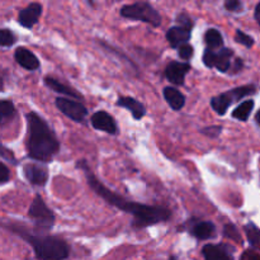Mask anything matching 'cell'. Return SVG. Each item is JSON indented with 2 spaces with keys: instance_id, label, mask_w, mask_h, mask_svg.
Returning a JSON list of instances; mask_svg holds the SVG:
<instances>
[{
  "instance_id": "20",
  "label": "cell",
  "mask_w": 260,
  "mask_h": 260,
  "mask_svg": "<svg viewBox=\"0 0 260 260\" xmlns=\"http://www.w3.org/2000/svg\"><path fill=\"white\" fill-rule=\"evenodd\" d=\"M254 107H255L254 99H246V101L241 102V103L234 109L231 116H233V118L238 119V121L248 122L249 118H250L251 112L254 111Z\"/></svg>"
},
{
  "instance_id": "31",
  "label": "cell",
  "mask_w": 260,
  "mask_h": 260,
  "mask_svg": "<svg viewBox=\"0 0 260 260\" xmlns=\"http://www.w3.org/2000/svg\"><path fill=\"white\" fill-rule=\"evenodd\" d=\"M0 156H3L5 160H7V161L12 162V164H14V165L18 164V160L15 159L14 154H13L9 149L2 146V145H0Z\"/></svg>"
},
{
  "instance_id": "27",
  "label": "cell",
  "mask_w": 260,
  "mask_h": 260,
  "mask_svg": "<svg viewBox=\"0 0 260 260\" xmlns=\"http://www.w3.org/2000/svg\"><path fill=\"white\" fill-rule=\"evenodd\" d=\"M177 50H178V55H179V57L184 61L190 60V58L193 57V55H194V48H193V46L189 45V43L180 46V47H178Z\"/></svg>"
},
{
  "instance_id": "11",
  "label": "cell",
  "mask_w": 260,
  "mask_h": 260,
  "mask_svg": "<svg viewBox=\"0 0 260 260\" xmlns=\"http://www.w3.org/2000/svg\"><path fill=\"white\" fill-rule=\"evenodd\" d=\"M42 10L43 8L41 3H30L27 7L19 10V13H18V23L22 27L30 29L38 23L41 15H42Z\"/></svg>"
},
{
  "instance_id": "29",
  "label": "cell",
  "mask_w": 260,
  "mask_h": 260,
  "mask_svg": "<svg viewBox=\"0 0 260 260\" xmlns=\"http://www.w3.org/2000/svg\"><path fill=\"white\" fill-rule=\"evenodd\" d=\"M177 22H178V25H180V27H185V28H189V29H193V27H194V20L190 18L189 14H187V13H179V14L177 15Z\"/></svg>"
},
{
  "instance_id": "10",
  "label": "cell",
  "mask_w": 260,
  "mask_h": 260,
  "mask_svg": "<svg viewBox=\"0 0 260 260\" xmlns=\"http://www.w3.org/2000/svg\"><path fill=\"white\" fill-rule=\"evenodd\" d=\"M192 66L189 62H182V61H170L165 68V78L174 85H183L185 81V76L189 73Z\"/></svg>"
},
{
  "instance_id": "33",
  "label": "cell",
  "mask_w": 260,
  "mask_h": 260,
  "mask_svg": "<svg viewBox=\"0 0 260 260\" xmlns=\"http://www.w3.org/2000/svg\"><path fill=\"white\" fill-rule=\"evenodd\" d=\"M244 68V61L241 60V58H234L233 61V65H231V69L230 71H229V74H238L240 73L241 70H243Z\"/></svg>"
},
{
  "instance_id": "36",
  "label": "cell",
  "mask_w": 260,
  "mask_h": 260,
  "mask_svg": "<svg viewBox=\"0 0 260 260\" xmlns=\"http://www.w3.org/2000/svg\"><path fill=\"white\" fill-rule=\"evenodd\" d=\"M3 89H4V81H3V79L0 78V91H2Z\"/></svg>"
},
{
  "instance_id": "3",
  "label": "cell",
  "mask_w": 260,
  "mask_h": 260,
  "mask_svg": "<svg viewBox=\"0 0 260 260\" xmlns=\"http://www.w3.org/2000/svg\"><path fill=\"white\" fill-rule=\"evenodd\" d=\"M0 226L29 244L37 260H66L70 255V245L57 236L35 234L19 222L0 223Z\"/></svg>"
},
{
  "instance_id": "4",
  "label": "cell",
  "mask_w": 260,
  "mask_h": 260,
  "mask_svg": "<svg viewBox=\"0 0 260 260\" xmlns=\"http://www.w3.org/2000/svg\"><path fill=\"white\" fill-rule=\"evenodd\" d=\"M28 217L32 221L35 234L47 235L55 226L56 216L53 211L46 205L43 198L40 194H36L28 208Z\"/></svg>"
},
{
  "instance_id": "32",
  "label": "cell",
  "mask_w": 260,
  "mask_h": 260,
  "mask_svg": "<svg viewBox=\"0 0 260 260\" xmlns=\"http://www.w3.org/2000/svg\"><path fill=\"white\" fill-rule=\"evenodd\" d=\"M10 179V170L4 162L0 161V184H4V183L9 182Z\"/></svg>"
},
{
  "instance_id": "21",
  "label": "cell",
  "mask_w": 260,
  "mask_h": 260,
  "mask_svg": "<svg viewBox=\"0 0 260 260\" xmlns=\"http://www.w3.org/2000/svg\"><path fill=\"white\" fill-rule=\"evenodd\" d=\"M205 43L208 50H218L223 47V37L222 33L216 28H210L205 33Z\"/></svg>"
},
{
  "instance_id": "24",
  "label": "cell",
  "mask_w": 260,
  "mask_h": 260,
  "mask_svg": "<svg viewBox=\"0 0 260 260\" xmlns=\"http://www.w3.org/2000/svg\"><path fill=\"white\" fill-rule=\"evenodd\" d=\"M17 42V36L9 28H0V47H12Z\"/></svg>"
},
{
  "instance_id": "14",
  "label": "cell",
  "mask_w": 260,
  "mask_h": 260,
  "mask_svg": "<svg viewBox=\"0 0 260 260\" xmlns=\"http://www.w3.org/2000/svg\"><path fill=\"white\" fill-rule=\"evenodd\" d=\"M24 178L33 185L43 187L48 180V170L43 165L37 162H28L23 167Z\"/></svg>"
},
{
  "instance_id": "6",
  "label": "cell",
  "mask_w": 260,
  "mask_h": 260,
  "mask_svg": "<svg viewBox=\"0 0 260 260\" xmlns=\"http://www.w3.org/2000/svg\"><path fill=\"white\" fill-rule=\"evenodd\" d=\"M256 93V85L254 84H248V85L236 86V88L230 89V90L221 93L211 98V107L218 116H225L228 109L230 108L231 104L235 102H240L241 99Z\"/></svg>"
},
{
  "instance_id": "8",
  "label": "cell",
  "mask_w": 260,
  "mask_h": 260,
  "mask_svg": "<svg viewBox=\"0 0 260 260\" xmlns=\"http://www.w3.org/2000/svg\"><path fill=\"white\" fill-rule=\"evenodd\" d=\"M179 231H187L189 235L196 238L197 240H211L217 235V228L211 221L200 220V218H189L183 223Z\"/></svg>"
},
{
  "instance_id": "13",
  "label": "cell",
  "mask_w": 260,
  "mask_h": 260,
  "mask_svg": "<svg viewBox=\"0 0 260 260\" xmlns=\"http://www.w3.org/2000/svg\"><path fill=\"white\" fill-rule=\"evenodd\" d=\"M234 248L229 244H207L203 246V260H234Z\"/></svg>"
},
{
  "instance_id": "22",
  "label": "cell",
  "mask_w": 260,
  "mask_h": 260,
  "mask_svg": "<svg viewBox=\"0 0 260 260\" xmlns=\"http://www.w3.org/2000/svg\"><path fill=\"white\" fill-rule=\"evenodd\" d=\"M15 114L17 109L12 101H0V126L12 121Z\"/></svg>"
},
{
  "instance_id": "2",
  "label": "cell",
  "mask_w": 260,
  "mask_h": 260,
  "mask_svg": "<svg viewBox=\"0 0 260 260\" xmlns=\"http://www.w3.org/2000/svg\"><path fill=\"white\" fill-rule=\"evenodd\" d=\"M28 124V139L25 147L28 157L36 161L48 162L60 151V142L45 118L37 112L25 114Z\"/></svg>"
},
{
  "instance_id": "23",
  "label": "cell",
  "mask_w": 260,
  "mask_h": 260,
  "mask_svg": "<svg viewBox=\"0 0 260 260\" xmlns=\"http://www.w3.org/2000/svg\"><path fill=\"white\" fill-rule=\"evenodd\" d=\"M244 231H245L249 244H250L253 248H258L260 240V230L258 226L254 222H249L244 226Z\"/></svg>"
},
{
  "instance_id": "17",
  "label": "cell",
  "mask_w": 260,
  "mask_h": 260,
  "mask_svg": "<svg viewBox=\"0 0 260 260\" xmlns=\"http://www.w3.org/2000/svg\"><path fill=\"white\" fill-rule=\"evenodd\" d=\"M190 36H192V29L180 25H174L167 30V41L172 48H178L189 43Z\"/></svg>"
},
{
  "instance_id": "28",
  "label": "cell",
  "mask_w": 260,
  "mask_h": 260,
  "mask_svg": "<svg viewBox=\"0 0 260 260\" xmlns=\"http://www.w3.org/2000/svg\"><path fill=\"white\" fill-rule=\"evenodd\" d=\"M200 132L202 135H205V136L210 137V139H217V137L221 135V132H222V126L216 124V126L203 127Z\"/></svg>"
},
{
  "instance_id": "15",
  "label": "cell",
  "mask_w": 260,
  "mask_h": 260,
  "mask_svg": "<svg viewBox=\"0 0 260 260\" xmlns=\"http://www.w3.org/2000/svg\"><path fill=\"white\" fill-rule=\"evenodd\" d=\"M43 81H45V85L47 86L48 89H51V90L55 91V93L62 94V95H65V98H70L79 102L83 101V95H81L78 90L71 88L68 84H63L62 81L53 78V76H46V78L43 79Z\"/></svg>"
},
{
  "instance_id": "25",
  "label": "cell",
  "mask_w": 260,
  "mask_h": 260,
  "mask_svg": "<svg viewBox=\"0 0 260 260\" xmlns=\"http://www.w3.org/2000/svg\"><path fill=\"white\" fill-rule=\"evenodd\" d=\"M223 236H225V238H229L230 240L235 241V243L238 244L243 243V239H241L240 234H239L238 228H236L234 223H226V225L223 226Z\"/></svg>"
},
{
  "instance_id": "9",
  "label": "cell",
  "mask_w": 260,
  "mask_h": 260,
  "mask_svg": "<svg viewBox=\"0 0 260 260\" xmlns=\"http://www.w3.org/2000/svg\"><path fill=\"white\" fill-rule=\"evenodd\" d=\"M55 104L63 116L70 118L71 121L78 122V123L84 122V119L88 116V108L79 101L65 98V96H58V98H56Z\"/></svg>"
},
{
  "instance_id": "1",
  "label": "cell",
  "mask_w": 260,
  "mask_h": 260,
  "mask_svg": "<svg viewBox=\"0 0 260 260\" xmlns=\"http://www.w3.org/2000/svg\"><path fill=\"white\" fill-rule=\"evenodd\" d=\"M76 168L83 170L88 185L93 189V192L96 196H99L102 200L106 201L108 205L113 206V207L118 208V210L132 216L131 226L134 229H139L140 230V229L154 226L156 223L165 222V221H169L172 218L170 208L164 207V206H149L144 205V203L134 202V201L127 200V198L119 196L118 193L107 188L95 177V174H94L93 170L90 169V167H89L85 160L76 161Z\"/></svg>"
},
{
  "instance_id": "34",
  "label": "cell",
  "mask_w": 260,
  "mask_h": 260,
  "mask_svg": "<svg viewBox=\"0 0 260 260\" xmlns=\"http://www.w3.org/2000/svg\"><path fill=\"white\" fill-rule=\"evenodd\" d=\"M254 18H255L256 23L260 24V3H258L255 7V9H254Z\"/></svg>"
},
{
  "instance_id": "19",
  "label": "cell",
  "mask_w": 260,
  "mask_h": 260,
  "mask_svg": "<svg viewBox=\"0 0 260 260\" xmlns=\"http://www.w3.org/2000/svg\"><path fill=\"white\" fill-rule=\"evenodd\" d=\"M162 95L173 111H182L185 106V95L174 86H165Z\"/></svg>"
},
{
  "instance_id": "12",
  "label": "cell",
  "mask_w": 260,
  "mask_h": 260,
  "mask_svg": "<svg viewBox=\"0 0 260 260\" xmlns=\"http://www.w3.org/2000/svg\"><path fill=\"white\" fill-rule=\"evenodd\" d=\"M90 123L93 128L98 129V131H103L109 135L118 134V126H117L116 119L106 111H96L91 116Z\"/></svg>"
},
{
  "instance_id": "16",
  "label": "cell",
  "mask_w": 260,
  "mask_h": 260,
  "mask_svg": "<svg viewBox=\"0 0 260 260\" xmlns=\"http://www.w3.org/2000/svg\"><path fill=\"white\" fill-rule=\"evenodd\" d=\"M14 60L20 68L28 71H35L40 68V60L37 56L27 47H18L14 51Z\"/></svg>"
},
{
  "instance_id": "26",
  "label": "cell",
  "mask_w": 260,
  "mask_h": 260,
  "mask_svg": "<svg viewBox=\"0 0 260 260\" xmlns=\"http://www.w3.org/2000/svg\"><path fill=\"white\" fill-rule=\"evenodd\" d=\"M235 42L245 46L246 48H251L254 46V43H255V41H254V38L250 35H246L243 30L238 29L235 32Z\"/></svg>"
},
{
  "instance_id": "5",
  "label": "cell",
  "mask_w": 260,
  "mask_h": 260,
  "mask_svg": "<svg viewBox=\"0 0 260 260\" xmlns=\"http://www.w3.org/2000/svg\"><path fill=\"white\" fill-rule=\"evenodd\" d=\"M121 17L132 20H140L157 28L161 25V15L149 2H136L126 4L119 10Z\"/></svg>"
},
{
  "instance_id": "7",
  "label": "cell",
  "mask_w": 260,
  "mask_h": 260,
  "mask_svg": "<svg viewBox=\"0 0 260 260\" xmlns=\"http://www.w3.org/2000/svg\"><path fill=\"white\" fill-rule=\"evenodd\" d=\"M235 58L234 50L228 47H221L218 50H208L203 52V63L210 69H217L220 73H229Z\"/></svg>"
},
{
  "instance_id": "18",
  "label": "cell",
  "mask_w": 260,
  "mask_h": 260,
  "mask_svg": "<svg viewBox=\"0 0 260 260\" xmlns=\"http://www.w3.org/2000/svg\"><path fill=\"white\" fill-rule=\"evenodd\" d=\"M116 104L118 107H121V108H124L131 112L132 117L136 121H140V119H142L146 116V107L140 101L132 98V96H119L117 99Z\"/></svg>"
},
{
  "instance_id": "30",
  "label": "cell",
  "mask_w": 260,
  "mask_h": 260,
  "mask_svg": "<svg viewBox=\"0 0 260 260\" xmlns=\"http://www.w3.org/2000/svg\"><path fill=\"white\" fill-rule=\"evenodd\" d=\"M223 7H225V9L228 12L231 13H240L244 9V4L240 0H226Z\"/></svg>"
},
{
  "instance_id": "35",
  "label": "cell",
  "mask_w": 260,
  "mask_h": 260,
  "mask_svg": "<svg viewBox=\"0 0 260 260\" xmlns=\"http://www.w3.org/2000/svg\"><path fill=\"white\" fill-rule=\"evenodd\" d=\"M259 112H256L255 113V123H256V126H259Z\"/></svg>"
},
{
  "instance_id": "37",
  "label": "cell",
  "mask_w": 260,
  "mask_h": 260,
  "mask_svg": "<svg viewBox=\"0 0 260 260\" xmlns=\"http://www.w3.org/2000/svg\"><path fill=\"white\" fill-rule=\"evenodd\" d=\"M169 260H178V258H177V256H175V255H172V256H170V258H169Z\"/></svg>"
}]
</instances>
